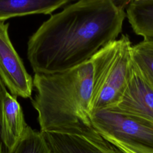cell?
<instances>
[{
    "label": "cell",
    "instance_id": "obj_1",
    "mask_svg": "<svg viewBox=\"0 0 153 153\" xmlns=\"http://www.w3.org/2000/svg\"><path fill=\"white\" fill-rule=\"evenodd\" d=\"M130 1L79 0L51 15L27 42L33 71L55 74L90 60L121 32Z\"/></svg>",
    "mask_w": 153,
    "mask_h": 153
},
{
    "label": "cell",
    "instance_id": "obj_2",
    "mask_svg": "<svg viewBox=\"0 0 153 153\" xmlns=\"http://www.w3.org/2000/svg\"><path fill=\"white\" fill-rule=\"evenodd\" d=\"M32 100L40 131H63L93 127V71L91 59L65 71L35 74Z\"/></svg>",
    "mask_w": 153,
    "mask_h": 153
},
{
    "label": "cell",
    "instance_id": "obj_3",
    "mask_svg": "<svg viewBox=\"0 0 153 153\" xmlns=\"http://www.w3.org/2000/svg\"><path fill=\"white\" fill-rule=\"evenodd\" d=\"M131 47L128 37L123 35L90 59L93 71L92 112L112 108L120 101L131 70Z\"/></svg>",
    "mask_w": 153,
    "mask_h": 153
},
{
    "label": "cell",
    "instance_id": "obj_4",
    "mask_svg": "<svg viewBox=\"0 0 153 153\" xmlns=\"http://www.w3.org/2000/svg\"><path fill=\"white\" fill-rule=\"evenodd\" d=\"M93 128L112 144H120L136 153H153V121L113 108L91 113Z\"/></svg>",
    "mask_w": 153,
    "mask_h": 153
},
{
    "label": "cell",
    "instance_id": "obj_5",
    "mask_svg": "<svg viewBox=\"0 0 153 153\" xmlns=\"http://www.w3.org/2000/svg\"><path fill=\"white\" fill-rule=\"evenodd\" d=\"M8 23L0 21V78L11 94L30 98L33 78L15 50L8 35Z\"/></svg>",
    "mask_w": 153,
    "mask_h": 153
},
{
    "label": "cell",
    "instance_id": "obj_6",
    "mask_svg": "<svg viewBox=\"0 0 153 153\" xmlns=\"http://www.w3.org/2000/svg\"><path fill=\"white\" fill-rule=\"evenodd\" d=\"M42 133L51 153H123L93 127Z\"/></svg>",
    "mask_w": 153,
    "mask_h": 153
},
{
    "label": "cell",
    "instance_id": "obj_7",
    "mask_svg": "<svg viewBox=\"0 0 153 153\" xmlns=\"http://www.w3.org/2000/svg\"><path fill=\"white\" fill-rule=\"evenodd\" d=\"M112 108L153 121V89L133 62L127 86Z\"/></svg>",
    "mask_w": 153,
    "mask_h": 153
},
{
    "label": "cell",
    "instance_id": "obj_8",
    "mask_svg": "<svg viewBox=\"0 0 153 153\" xmlns=\"http://www.w3.org/2000/svg\"><path fill=\"white\" fill-rule=\"evenodd\" d=\"M27 125L17 96L8 91L5 94L1 108V139L11 152L23 136Z\"/></svg>",
    "mask_w": 153,
    "mask_h": 153
},
{
    "label": "cell",
    "instance_id": "obj_9",
    "mask_svg": "<svg viewBox=\"0 0 153 153\" xmlns=\"http://www.w3.org/2000/svg\"><path fill=\"white\" fill-rule=\"evenodd\" d=\"M69 0H0V21L31 14H48Z\"/></svg>",
    "mask_w": 153,
    "mask_h": 153
},
{
    "label": "cell",
    "instance_id": "obj_10",
    "mask_svg": "<svg viewBox=\"0 0 153 153\" xmlns=\"http://www.w3.org/2000/svg\"><path fill=\"white\" fill-rule=\"evenodd\" d=\"M126 16L136 35L153 39V0H130Z\"/></svg>",
    "mask_w": 153,
    "mask_h": 153
},
{
    "label": "cell",
    "instance_id": "obj_11",
    "mask_svg": "<svg viewBox=\"0 0 153 153\" xmlns=\"http://www.w3.org/2000/svg\"><path fill=\"white\" fill-rule=\"evenodd\" d=\"M133 62L153 89V39H143L131 47Z\"/></svg>",
    "mask_w": 153,
    "mask_h": 153
},
{
    "label": "cell",
    "instance_id": "obj_12",
    "mask_svg": "<svg viewBox=\"0 0 153 153\" xmlns=\"http://www.w3.org/2000/svg\"><path fill=\"white\" fill-rule=\"evenodd\" d=\"M10 153H51V151L43 133L27 126L23 136Z\"/></svg>",
    "mask_w": 153,
    "mask_h": 153
},
{
    "label": "cell",
    "instance_id": "obj_13",
    "mask_svg": "<svg viewBox=\"0 0 153 153\" xmlns=\"http://www.w3.org/2000/svg\"><path fill=\"white\" fill-rule=\"evenodd\" d=\"M7 89L4 83L0 78V153H10L8 149L4 145L2 139H1V108L2 102L3 98L7 92Z\"/></svg>",
    "mask_w": 153,
    "mask_h": 153
},
{
    "label": "cell",
    "instance_id": "obj_14",
    "mask_svg": "<svg viewBox=\"0 0 153 153\" xmlns=\"http://www.w3.org/2000/svg\"><path fill=\"white\" fill-rule=\"evenodd\" d=\"M113 145H114L116 147H117L119 149H120L123 153H136L133 151H131V149L127 148V147L122 145H120V144H113Z\"/></svg>",
    "mask_w": 153,
    "mask_h": 153
}]
</instances>
